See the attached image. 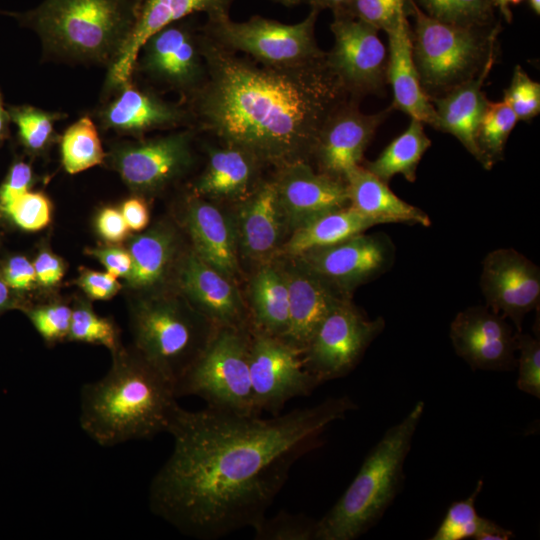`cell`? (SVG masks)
I'll return each instance as SVG.
<instances>
[{"mask_svg":"<svg viewBox=\"0 0 540 540\" xmlns=\"http://www.w3.org/2000/svg\"><path fill=\"white\" fill-rule=\"evenodd\" d=\"M141 0H43L25 12H4L33 30L45 59L100 65L118 58L137 19Z\"/></svg>","mask_w":540,"mask_h":540,"instance_id":"277c9868","label":"cell"},{"mask_svg":"<svg viewBox=\"0 0 540 540\" xmlns=\"http://www.w3.org/2000/svg\"><path fill=\"white\" fill-rule=\"evenodd\" d=\"M233 1L141 0L134 28L118 58L108 69L105 90L133 78L139 50L152 34L196 13H204L207 18L228 15Z\"/></svg>","mask_w":540,"mask_h":540,"instance_id":"603a6c76","label":"cell"},{"mask_svg":"<svg viewBox=\"0 0 540 540\" xmlns=\"http://www.w3.org/2000/svg\"><path fill=\"white\" fill-rule=\"evenodd\" d=\"M238 203L233 216L238 252L261 264L270 262L289 232L273 181L263 180Z\"/></svg>","mask_w":540,"mask_h":540,"instance_id":"7402d4cb","label":"cell"},{"mask_svg":"<svg viewBox=\"0 0 540 540\" xmlns=\"http://www.w3.org/2000/svg\"><path fill=\"white\" fill-rule=\"evenodd\" d=\"M8 288L9 287L4 282L3 278H0V313L7 309L11 304Z\"/></svg>","mask_w":540,"mask_h":540,"instance_id":"6f0895ef","label":"cell"},{"mask_svg":"<svg viewBox=\"0 0 540 540\" xmlns=\"http://www.w3.org/2000/svg\"><path fill=\"white\" fill-rule=\"evenodd\" d=\"M512 531L498 525L490 519H485L481 529L474 537L475 540H508L513 538Z\"/></svg>","mask_w":540,"mask_h":540,"instance_id":"db71d44e","label":"cell"},{"mask_svg":"<svg viewBox=\"0 0 540 540\" xmlns=\"http://www.w3.org/2000/svg\"><path fill=\"white\" fill-rule=\"evenodd\" d=\"M249 343L250 328L216 327L175 385L177 398L194 395L213 409L258 415L253 403Z\"/></svg>","mask_w":540,"mask_h":540,"instance_id":"ba28073f","label":"cell"},{"mask_svg":"<svg viewBox=\"0 0 540 540\" xmlns=\"http://www.w3.org/2000/svg\"><path fill=\"white\" fill-rule=\"evenodd\" d=\"M449 337L455 353L473 370L509 371L517 366V331L486 305L457 313Z\"/></svg>","mask_w":540,"mask_h":540,"instance_id":"ac0fdd59","label":"cell"},{"mask_svg":"<svg viewBox=\"0 0 540 540\" xmlns=\"http://www.w3.org/2000/svg\"><path fill=\"white\" fill-rule=\"evenodd\" d=\"M430 146L423 123L411 118L409 126L364 167L387 183L395 175L414 182L418 164Z\"/></svg>","mask_w":540,"mask_h":540,"instance_id":"d6a6232c","label":"cell"},{"mask_svg":"<svg viewBox=\"0 0 540 540\" xmlns=\"http://www.w3.org/2000/svg\"><path fill=\"white\" fill-rule=\"evenodd\" d=\"M3 280L12 289L28 290L32 288L37 282L33 263L24 256L10 258L4 267Z\"/></svg>","mask_w":540,"mask_h":540,"instance_id":"c3c4849f","label":"cell"},{"mask_svg":"<svg viewBox=\"0 0 540 540\" xmlns=\"http://www.w3.org/2000/svg\"><path fill=\"white\" fill-rule=\"evenodd\" d=\"M154 84L178 93L180 102L203 83L205 59L200 45V26L192 16L175 21L152 34L142 45L134 72Z\"/></svg>","mask_w":540,"mask_h":540,"instance_id":"8fae6325","label":"cell"},{"mask_svg":"<svg viewBox=\"0 0 540 540\" xmlns=\"http://www.w3.org/2000/svg\"><path fill=\"white\" fill-rule=\"evenodd\" d=\"M271 180L290 233L322 214L349 205L345 181L317 171L309 162L276 168Z\"/></svg>","mask_w":540,"mask_h":540,"instance_id":"ffe728a7","label":"cell"},{"mask_svg":"<svg viewBox=\"0 0 540 540\" xmlns=\"http://www.w3.org/2000/svg\"><path fill=\"white\" fill-rule=\"evenodd\" d=\"M357 408L348 396L271 418L177 405L167 429L173 450L151 481L150 509L197 539L253 528L293 464L320 445L332 423Z\"/></svg>","mask_w":540,"mask_h":540,"instance_id":"6da1fadb","label":"cell"},{"mask_svg":"<svg viewBox=\"0 0 540 540\" xmlns=\"http://www.w3.org/2000/svg\"><path fill=\"white\" fill-rule=\"evenodd\" d=\"M388 36L387 82L393 91V108L437 129V116L422 87L413 55L408 11L399 14L385 30Z\"/></svg>","mask_w":540,"mask_h":540,"instance_id":"cb8c5ba5","label":"cell"},{"mask_svg":"<svg viewBox=\"0 0 540 540\" xmlns=\"http://www.w3.org/2000/svg\"><path fill=\"white\" fill-rule=\"evenodd\" d=\"M517 121L515 113L506 102L487 101L476 132V143L485 169H491L503 159L507 139Z\"/></svg>","mask_w":540,"mask_h":540,"instance_id":"d590c367","label":"cell"},{"mask_svg":"<svg viewBox=\"0 0 540 540\" xmlns=\"http://www.w3.org/2000/svg\"><path fill=\"white\" fill-rule=\"evenodd\" d=\"M317 520L302 513L266 515L252 529L255 540H315Z\"/></svg>","mask_w":540,"mask_h":540,"instance_id":"ab89813d","label":"cell"},{"mask_svg":"<svg viewBox=\"0 0 540 540\" xmlns=\"http://www.w3.org/2000/svg\"><path fill=\"white\" fill-rule=\"evenodd\" d=\"M33 181L31 166L21 160L14 162L0 186V209L8 213L15 201L29 191Z\"/></svg>","mask_w":540,"mask_h":540,"instance_id":"bcb514c9","label":"cell"},{"mask_svg":"<svg viewBox=\"0 0 540 540\" xmlns=\"http://www.w3.org/2000/svg\"><path fill=\"white\" fill-rule=\"evenodd\" d=\"M27 315L41 337L48 343L68 338L72 309L64 304L33 308Z\"/></svg>","mask_w":540,"mask_h":540,"instance_id":"7bdbcfd3","label":"cell"},{"mask_svg":"<svg viewBox=\"0 0 540 540\" xmlns=\"http://www.w3.org/2000/svg\"><path fill=\"white\" fill-rule=\"evenodd\" d=\"M267 1H271L276 4L286 6V7H293L302 2V0H267Z\"/></svg>","mask_w":540,"mask_h":540,"instance_id":"91938a15","label":"cell"},{"mask_svg":"<svg viewBox=\"0 0 540 540\" xmlns=\"http://www.w3.org/2000/svg\"><path fill=\"white\" fill-rule=\"evenodd\" d=\"M10 117L7 108H5L0 92V145L9 137Z\"/></svg>","mask_w":540,"mask_h":540,"instance_id":"9f6ffc18","label":"cell"},{"mask_svg":"<svg viewBox=\"0 0 540 540\" xmlns=\"http://www.w3.org/2000/svg\"><path fill=\"white\" fill-rule=\"evenodd\" d=\"M112 354L107 374L82 386L83 431L103 447L167 432L178 405L173 384L135 348Z\"/></svg>","mask_w":540,"mask_h":540,"instance_id":"3957f363","label":"cell"},{"mask_svg":"<svg viewBox=\"0 0 540 540\" xmlns=\"http://www.w3.org/2000/svg\"><path fill=\"white\" fill-rule=\"evenodd\" d=\"M390 111L391 107L365 114L358 108V100L349 97L321 128L311 159L316 170L345 181L347 172L360 165L367 146Z\"/></svg>","mask_w":540,"mask_h":540,"instance_id":"d6986e66","label":"cell"},{"mask_svg":"<svg viewBox=\"0 0 540 540\" xmlns=\"http://www.w3.org/2000/svg\"><path fill=\"white\" fill-rule=\"evenodd\" d=\"M495 60L496 50L475 77L441 96L430 98L437 116V130L456 137L482 166L483 158L476 143V132L488 101L482 86Z\"/></svg>","mask_w":540,"mask_h":540,"instance_id":"83f0119b","label":"cell"},{"mask_svg":"<svg viewBox=\"0 0 540 540\" xmlns=\"http://www.w3.org/2000/svg\"><path fill=\"white\" fill-rule=\"evenodd\" d=\"M503 101L513 110L518 120L528 121L540 112V84L516 66L512 80L504 91Z\"/></svg>","mask_w":540,"mask_h":540,"instance_id":"60d3db41","label":"cell"},{"mask_svg":"<svg viewBox=\"0 0 540 540\" xmlns=\"http://www.w3.org/2000/svg\"><path fill=\"white\" fill-rule=\"evenodd\" d=\"M319 12L311 9L300 22L285 24L262 16L241 22L230 15L208 17L202 32L221 47L273 67H294L325 57L315 38Z\"/></svg>","mask_w":540,"mask_h":540,"instance_id":"9c48e42d","label":"cell"},{"mask_svg":"<svg viewBox=\"0 0 540 540\" xmlns=\"http://www.w3.org/2000/svg\"><path fill=\"white\" fill-rule=\"evenodd\" d=\"M419 401L365 457L342 496L317 520L315 540H354L384 515L404 479L403 468L424 412Z\"/></svg>","mask_w":540,"mask_h":540,"instance_id":"5b68a950","label":"cell"},{"mask_svg":"<svg viewBox=\"0 0 540 540\" xmlns=\"http://www.w3.org/2000/svg\"><path fill=\"white\" fill-rule=\"evenodd\" d=\"M68 339L101 345L112 353L121 347L118 330L113 322L97 315L87 305H80L72 310Z\"/></svg>","mask_w":540,"mask_h":540,"instance_id":"f35d334b","label":"cell"},{"mask_svg":"<svg viewBox=\"0 0 540 540\" xmlns=\"http://www.w3.org/2000/svg\"><path fill=\"white\" fill-rule=\"evenodd\" d=\"M295 263L280 266L288 287L289 326L282 340L301 352L316 329L344 296L308 270L296 258Z\"/></svg>","mask_w":540,"mask_h":540,"instance_id":"d4e9b609","label":"cell"},{"mask_svg":"<svg viewBox=\"0 0 540 540\" xmlns=\"http://www.w3.org/2000/svg\"><path fill=\"white\" fill-rule=\"evenodd\" d=\"M354 0H302L308 4L311 9L320 12L324 9H330L333 16H345Z\"/></svg>","mask_w":540,"mask_h":540,"instance_id":"11a10c76","label":"cell"},{"mask_svg":"<svg viewBox=\"0 0 540 540\" xmlns=\"http://www.w3.org/2000/svg\"><path fill=\"white\" fill-rule=\"evenodd\" d=\"M121 213L129 230H143L149 223V210L142 198L133 197L126 200Z\"/></svg>","mask_w":540,"mask_h":540,"instance_id":"f5cc1de1","label":"cell"},{"mask_svg":"<svg viewBox=\"0 0 540 540\" xmlns=\"http://www.w3.org/2000/svg\"><path fill=\"white\" fill-rule=\"evenodd\" d=\"M185 221L196 255L234 281L239 274V252L233 217L213 201L192 193Z\"/></svg>","mask_w":540,"mask_h":540,"instance_id":"484cf974","label":"cell"},{"mask_svg":"<svg viewBox=\"0 0 540 540\" xmlns=\"http://www.w3.org/2000/svg\"><path fill=\"white\" fill-rule=\"evenodd\" d=\"M414 19L413 55L426 94L441 96L475 77L496 50L500 26L465 27L440 22L407 0Z\"/></svg>","mask_w":540,"mask_h":540,"instance_id":"8992f818","label":"cell"},{"mask_svg":"<svg viewBox=\"0 0 540 540\" xmlns=\"http://www.w3.org/2000/svg\"><path fill=\"white\" fill-rule=\"evenodd\" d=\"M0 13H2V14H3L4 12H2V11H1Z\"/></svg>","mask_w":540,"mask_h":540,"instance_id":"be15d7a7","label":"cell"},{"mask_svg":"<svg viewBox=\"0 0 540 540\" xmlns=\"http://www.w3.org/2000/svg\"><path fill=\"white\" fill-rule=\"evenodd\" d=\"M429 17L465 27H490L493 6L488 0H413Z\"/></svg>","mask_w":540,"mask_h":540,"instance_id":"8d00e7d4","label":"cell"},{"mask_svg":"<svg viewBox=\"0 0 540 540\" xmlns=\"http://www.w3.org/2000/svg\"><path fill=\"white\" fill-rule=\"evenodd\" d=\"M176 236L167 227L153 228L131 239L128 252L132 269L129 285L146 289L158 284L166 275L176 253Z\"/></svg>","mask_w":540,"mask_h":540,"instance_id":"1f68e13d","label":"cell"},{"mask_svg":"<svg viewBox=\"0 0 540 540\" xmlns=\"http://www.w3.org/2000/svg\"><path fill=\"white\" fill-rule=\"evenodd\" d=\"M22 229L38 231L48 225L51 218V204L41 192H26L7 213Z\"/></svg>","mask_w":540,"mask_h":540,"instance_id":"ee69618b","label":"cell"},{"mask_svg":"<svg viewBox=\"0 0 540 540\" xmlns=\"http://www.w3.org/2000/svg\"><path fill=\"white\" fill-rule=\"evenodd\" d=\"M33 265L37 281L44 286H53L63 277L64 267L62 261L47 251L41 252Z\"/></svg>","mask_w":540,"mask_h":540,"instance_id":"816d5d0a","label":"cell"},{"mask_svg":"<svg viewBox=\"0 0 540 540\" xmlns=\"http://www.w3.org/2000/svg\"><path fill=\"white\" fill-rule=\"evenodd\" d=\"M529 5L534 13L540 14V0H529Z\"/></svg>","mask_w":540,"mask_h":540,"instance_id":"94428289","label":"cell"},{"mask_svg":"<svg viewBox=\"0 0 540 540\" xmlns=\"http://www.w3.org/2000/svg\"><path fill=\"white\" fill-rule=\"evenodd\" d=\"M99 128L121 135L142 137L154 130L193 127L191 115L182 103L163 99L130 79L105 91L95 111Z\"/></svg>","mask_w":540,"mask_h":540,"instance_id":"2e32d148","label":"cell"},{"mask_svg":"<svg viewBox=\"0 0 540 540\" xmlns=\"http://www.w3.org/2000/svg\"><path fill=\"white\" fill-rule=\"evenodd\" d=\"M384 328L382 317L369 319L351 297H344L332 307L301 352L304 366L320 384L344 377Z\"/></svg>","mask_w":540,"mask_h":540,"instance_id":"30bf717a","label":"cell"},{"mask_svg":"<svg viewBox=\"0 0 540 540\" xmlns=\"http://www.w3.org/2000/svg\"><path fill=\"white\" fill-rule=\"evenodd\" d=\"M249 369L256 414L277 415L295 397L320 384L304 366L301 351L281 338L250 329Z\"/></svg>","mask_w":540,"mask_h":540,"instance_id":"7c38bea8","label":"cell"},{"mask_svg":"<svg viewBox=\"0 0 540 540\" xmlns=\"http://www.w3.org/2000/svg\"><path fill=\"white\" fill-rule=\"evenodd\" d=\"M190 306L215 327L250 328L249 314L233 280L190 251L178 269Z\"/></svg>","mask_w":540,"mask_h":540,"instance_id":"44dd1931","label":"cell"},{"mask_svg":"<svg viewBox=\"0 0 540 540\" xmlns=\"http://www.w3.org/2000/svg\"><path fill=\"white\" fill-rule=\"evenodd\" d=\"M97 229L103 239L111 243H118L126 238L129 228L121 211L106 207L97 217Z\"/></svg>","mask_w":540,"mask_h":540,"instance_id":"f907efd6","label":"cell"},{"mask_svg":"<svg viewBox=\"0 0 540 540\" xmlns=\"http://www.w3.org/2000/svg\"><path fill=\"white\" fill-rule=\"evenodd\" d=\"M250 329L283 338L289 326V295L284 273L271 261L261 264L250 284Z\"/></svg>","mask_w":540,"mask_h":540,"instance_id":"f546056e","label":"cell"},{"mask_svg":"<svg viewBox=\"0 0 540 540\" xmlns=\"http://www.w3.org/2000/svg\"><path fill=\"white\" fill-rule=\"evenodd\" d=\"M294 258L342 295L351 297L356 287L390 268L394 246L386 235L360 233Z\"/></svg>","mask_w":540,"mask_h":540,"instance_id":"9a60e30c","label":"cell"},{"mask_svg":"<svg viewBox=\"0 0 540 540\" xmlns=\"http://www.w3.org/2000/svg\"><path fill=\"white\" fill-rule=\"evenodd\" d=\"M61 161L69 174H77L103 163V150L98 129L89 116H83L60 136Z\"/></svg>","mask_w":540,"mask_h":540,"instance_id":"836d02e7","label":"cell"},{"mask_svg":"<svg viewBox=\"0 0 540 540\" xmlns=\"http://www.w3.org/2000/svg\"><path fill=\"white\" fill-rule=\"evenodd\" d=\"M203 83L182 103L193 127L275 168L311 163L328 117L349 95L324 58L294 67L266 66L227 50L201 30Z\"/></svg>","mask_w":540,"mask_h":540,"instance_id":"7a4b0ae2","label":"cell"},{"mask_svg":"<svg viewBox=\"0 0 540 540\" xmlns=\"http://www.w3.org/2000/svg\"><path fill=\"white\" fill-rule=\"evenodd\" d=\"M378 223L351 206L339 208L311 220L297 228L283 244L281 252L291 258L304 252L328 246L363 233Z\"/></svg>","mask_w":540,"mask_h":540,"instance_id":"4dcf8cb0","label":"cell"},{"mask_svg":"<svg viewBox=\"0 0 540 540\" xmlns=\"http://www.w3.org/2000/svg\"><path fill=\"white\" fill-rule=\"evenodd\" d=\"M88 253L97 258L107 272L116 278H127L132 269V259L128 250L117 247H104L91 249Z\"/></svg>","mask_w":540,"mask_h":540,"instance_id":"681fc988","label":"cell"},{"mask_svg":"<svg viewBox=\"0 0 540 540\" xmlns=\"http://www.w3.org/2000/svg\"><path fill=\"white\" fill-rule=\"evenodd\" d=\"M518 378L519 390L540 398V340L528 334L517 332Z\"/></svg>","mask_w":540,"mask_h":540,"instance_id":"b9f144b4","label":"cell"},{"mask_svg":"<svg viewBox=\"0 0 540 540\" xmlns=\"http://www.w3.org/2000/svg\"><path fill=\"white\" fill-rule=\"evenodd\" d=\"M405 10L407 0H354L345 16L385 31Z\"/></svg>","mask_w":540,"mask_h":540,"instance_id":"f6af8a7d","label":"cell"},{"mask_svg":"<svg viewBox=\"0 0 540 540\" xmlns=\"http://www.w3.org/2000/svg\"><path fill=\"white\" fill-rule=\"evenodd\" d=\"M334 44L326 62L350 98L380 94L387 84L388 52L378 30L349 16H334Z\"/></svg>","mask_w":540,"mask_h":540,"instance_id":"5bb4252c","label":"cell"},{"mask_svg":"<svg viewBox=\"0 0 540 540\" xmlns=\"http://www.w3.org/2000/svg\"><path fill=\"white\" fill-rule=\"evenodd\" d=\"M493 7H497L500 12L503 14L506 21L510 22L512 19V13L510 11L509 5L505 0H488Z\"/></svg>","mask_w":540,"mask_h":540,"instance_id":"680465c9","label":"cell"},{"mask_svg":"<svg viewBox=\"0 0 540 540\" xmlns=\"http://www.w3.org/2000/svg\"><path fill=\"white\" fill-rule=\"evenodd\" d=\"M349 206L378 224L408 223L430 226L429 216L401 198L364 166L357 165L345 175Z\"/></svg>","mask_w":540,"mask_h":540,"instance_id":"f1b7e54d","label":"cell"},{"mask_svg":"<svg viewBox=\"0 0 540 540\" xmlns=\"http://www.w3.org/2000/svg\"><path fill=\"white\" fill-rule=\"evenodd\" d=\"M79 287L92 299L108 300L121 289V284L112 274L82 269L77 280Z\"/></svg>","mask_w":540,"mask_h":540,"instance_id":"7dc6e473","label":"cell"},{"mask_svg":"<svg viewBox=\"0 0 540 540\" xmlns=\"http://www.w3.org/2000/svg\"><path fill=\"white\" fill-rule=\"evenodd\" d=\"M215 328L191 306L168 298L143 301L132 315L134 348L174 389Z\"/></svg>","mask_w":540,"mask_h":540,"instance_id":"52a82bcc","label":"cell"},{"mask_svg":"<svg viewBox=\"0 0 540 540\" xmlns=\"http://www.w3.org/2000/svg\"><path fill=\"white\" fill-rule=\"evenodd\" d=\"M480 288L486 306L521 332L525 316L538 308L540 269L513 248H498L482 261Z\"/></svg>","mask_w":540,"mask_h":540,"instance_id":"e0dca14e","label":"cell"},{"mask_svg":"<svg viewBox=\"0 0 540 540\" xmlns=\"http://www.w3.org/2000/svg\"><path fill=\"white\" fill-rule=\"evenodd\" d=\"M11 122L24 149L33 155H42L53 143L60 140L55 123L67 117L66 113L47 111L29 104L7 107Z\"/></svg>","mask_w":540,"mask_h":540,"instance_id":"e575fe53","label":"cell"},{"mask_svg":"<svg viewBox=\"0 0 540 540\" xmlns=\"http://www.w3.org/2000/svg\"><path fill=\"white\" fill-rule=\"evenodd\" d=\"M523 0H505V2L509 5V4H514V5H517L519 3H521Z\"/></svg>","mask_w":540,"mask_h":540,"instance_id":"6125c7cd","label":"cell"},{"mask_svg":"<svg viewBox=\"0 0 540 540\" xmlns=\"http://www.w3.org/2000/svg\"><path fill=\"white\" fill-rule=\"evenodd\" d=\"M483 488L478 480L474 491L464 500L453 502L448 508L432 540H463L476 536L486 518L477 514L475 501Z\"/></svg>","mask_w":540,"mask_h":540,"instance_id":"74e56055","label":"cell"},{"mask_svg":"<svg viewBox=\"0 0 540 540\" xmlns=\"http://www.w3.org/2000/svg\"><path fill=\"white\" fill-rule=\"evenodd\" d=\"M197 133L194 127H184L164 136L117 144L109 154L110 163L130 189L158 192L192 166Z\"/></svg>","mask_w":540,"mask_h":540,"instance_id":"4fadbf2b","label":"cell"},{"mask_svg":"<svg viewBox=\"0 0 540 540\" xmlns=\"http://www.w3.org/2000/svg\"><path fill=\"white\" fill-rule=\"evenodd\" d=\"M265 166L254 155L239 147L209 146L205 169L194 182L192 193L210 201H241L263 181Z\"/></svg>","mask_w":540,"mask_h":540,"instance_id":"4316f807","label":"cell"}]
</instances>
